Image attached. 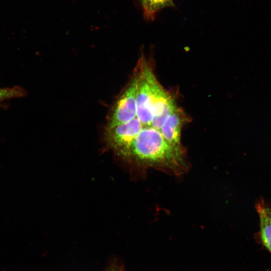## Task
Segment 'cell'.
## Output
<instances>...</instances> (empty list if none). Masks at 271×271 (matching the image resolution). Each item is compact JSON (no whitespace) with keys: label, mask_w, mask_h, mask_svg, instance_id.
Segmentation results:
<instances>
[{"label":"cell","mask_w":271,"mask_h":271,"mask_svg":"<svg viewBox=\"0 0 271 271\" xmlns=\"http://www.w3.org/2000/svg\"><path fill=\"white\" fill-rule=\"evenodd\" d=\"M124 159L139 166L161 169L177 174L186 167L183 155L173 149L159 130L151 126L143 127Z\"/></svg>","instance_id":"6da1fadb"},{"label":"cell","mask_w":271,"mask_h":271,"mask_svg":"<svg viewBox=\"0 0 271 271\" xmlns=\"http://www.w3.org/2000/svg\"><path fill=\"white\" fill-rule=\"evenodd\" d=\"M137 75V117L144 126H151L152 107L156 86L158 82L145 59L141 58Z\"/></svg>","instance_id":"7a4b0ae2"},{"label":"cell","mask_w":271,"mask_h":271,"mask_svg":"<svg viewBox=\"0 0 271 271\" xmlns=\"http://www.w3.org/2000/svg\"><path fill=\"white\" fill-rule=\"evenodd\" d=\"M137 82L135 72L115 101L109 116L106 128L113 127L137 117Z\"/></svg>","instance_id":"3957f363"},{"label":"cell","mask_w":271,"mask_h":271,"mask_svg":"<svg viewBox=\"0 0 271 271\" xmlns=\"http://www.w3.org/2000/svg\"><path fill=\"white\" fill-rule=\"evenodd\" d=\"M143 127L140 120L135 117L113 127L106 128L105 141L110 148L124 159L132 141Z\"/></svg>","instance_id":"277c9868"},{"label":"cell","mask_w":271,"mask_h":271,"mask_svg":"<svg viewBox=\"0 0 271 271\" xmlns=\"http://www.w3.org/2000/svg\"><path fill=\"white\" fill-rule=\"evenodd\" d=\"M177 107L173 97L158 82L154 95L151 126L160 130L168 117Z\"/></svg>","instance_id":"5b68a950"},{"label":"cell","mask_w":271,"mask_h":271,"mask_svg":"<svg viewBox=\"0 0 271 271\" xmlns=\"http://www.w3.org/2000/svg\"><path fill=\"white\" fill-rule=\"evenodd\" d=\"M185 120L184 112L177 107L160 129L165 140L177 153L181 155H183L181 145V130Z\"/></svg>","instance_id":"8992f818"},{"label":"cell","mask_w":271,"mask_h":271,"mask_svg":"<svg viewBox=\"0 0 271 271\" xmlns=\"http://www.w3.org/2000/svg\"><path fill=\"white\" fill-rule=\"evenodd\" d=\"M264 205L262 202L256 205L260 220V240L262 245L271 253V222L265 213Z\"/></svg>","instance_id":"52a82bcc"},{"label":"cell","mask_w":271,"mask_h":271,"mask_svg":"<svg viewBox=\"0 0 271 271\" xmlns=\"http://www.w3.org/2000/svg\"><path fill=\"white\" fill-rule=\"evenodd\" d=\"M174 6L173 0H146L142 6L146 20L153 21L160 10Z\"/></svg>","instance_id":"ba28073f"},{"label":"cell","mask_w":271,"mask_h":271,"mask_svg":"<svg viewBox=\"0 0 271 271\" xmlns=\"http://www.w3.org/2000/svg\"><path fill=\"white\" fill-rule=\"evenodd\" d=\"M26 94L25 90L19 86L0 88V103L8 99L24 97Z\"/></svg>","instance_id":"9c48e42d"},{"label":"cell","mask_w":271,"mask_h":271,"mask_svg":"<svg viewBox=\"0 0 271 271\" xmlns=\"http://www.w3.org/2000/svg\"><path fill=\"white\" fill-rule=\"evenodd\" d=\"M104 271H125L124 263L119 257H112Z\"/></svg>","instance_id":"30bf717a"},{"label":"cell","mask_w":271,"mask_h":271,"mask_svg":"<svg viewBox=\"0 0 271 271\" xmlns=\"http://www.w3.org/2000/svg\"><path fill=\"white\" fill-rule=\"evenodd\" d=\"M264 210L267 217L271 222V208L264 205Z\"/></svg>","instance_id":"8fae6325"},{"label":"cell","mask_w":271,"mask_h":271,"mask_svg":"<svg viewBox=\"0 0 271 271\" xmlns=\"http://www.w3.org/2000/svg\"><path fill=\"white\" fill-rule=\"evenodd\" d=\"M140 1L141 2L142 5L143 6L145 4L146 0H140Z\"/></svg>","instance_id":"7c38bea8"}]
</instances>
